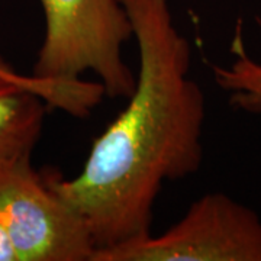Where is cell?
I'll list each match as a JSON object with an SVG mask.
<instances>
[{
    "mask_svg": "<svg viewBox=\"0 0 261 261\" xmlns=\"http://www.w3.org/2000/svg\"><path fill=\"white\" fill-rule=\"evenodd\" d=\"M132 23L140 67L129 102L94 140L79 176L44 174L83 216L99 248L151 233L164 181L202 164L205 94L189 77L192 49L174 25L170 0H121Z\"/></svg>",
    "mask_w": 261,
    "mask_h": 261,
    "instance_id": "6da1fadb",
    "label": "cell"
},
{
    "mask_svg": "<svg viewBox=\"0 0 261 261\" xmlns=\"http://www.w3.org/2000/svg\"><path fill=\"white\" fill-rule=\"evenodd\" d=\"M45 37L32 74L74 84L92 71L111 99L129 97L137 77L123 60L132 23L121 0H39Z\"/></svg>",
    "mask_w": 261,
    "mask_h": 261,
    "instance_id": "7a4b0ae2",
    "label": "cell"
},
{
    "mask_svg": "<svg viewBox=\"0 0 261 261\" xmlns=\"http://www.w3.org/2000/svg\"><path fill=\"white\" fill-rule=\"evenodd\" d=\"M93 261H261V219L224 193H207L167 231L99 248Z\"/></svg>",
    "mask_w": 261,
    "mask_h": 261,
    "instance_id": "3957f363",
    "label": "cell"
},
{
    "mask_svg": "<svg viewBox=\"0 0 261 261\" xmlns=\"http://www.w3.org/2000/svg\"><path fill=\"white\" fill-rule=\"evenodd\" d=\"M0 215L18 261H93L97 247L83 216L32 168L31 159L0 168Z\"/></svg>",
    "mask_w": 261,
    "mask_h": 261,
    "instance_id": "277c9868",
    "label": "cell"
},
{
    "mask_svg": "<svg viewBox=\"0 0 261 261\" xmlns=\"http://www.w3.org/2000/svg\"><path fill=\"white\" fill-rule=\"evenodd\" d=\"M99 102L96 83H56L25 75L13 80L0 75V168L31 159L44 128L47 108L75 118L89 116Z\"/></svg>",
    "mask_w": 261,
    "mask_h": 261,
    "instance_id": "5b68a950",
    "label": "cell"
},
{
    "mask_svg": "<svg viewBox=\"0 0 261 261\" xmlns=\"http://www.w3.org/2000/svg\"><path fill=\"white\" fill-rule=\"evenodd\" d=\"M261 29V19H257ZM231 54L233 60L228 67L212 65L215 83L229 93L233 108L251 113H261V61L248 56L243 34V20L235 25Z\"/></svg>",
    "mask_w": 261,
    "mask_h": 261,
    "instance_id": "8992f818",
    "label": "cell"
},
{
    "mask_svg": "<svg viewBox=\"0 0 261 261\" xmlns=\"http://www.w3.org/2000/svg\"><path fill=\"white\" fill-rule=\"evenodd\" d=\"M0 261H18L16 250L13 247L8 226L0 215Z\"/></svg>",
    "mask_w": 261,
    "mask_h": 261,
    "instance_id": "52a82bcc",
    "label": "cell"
},
{
    "mask_svg": "<svg viewBox=\"0 0 261 261\" xmlns=\"http://www.w3.org/2000/svg\"><path fill=\"white\" fill-rule=\"evenodd\" d=\"M0 75L2 77H8V79H13V80H22L25 77L23 74H19L18 71L2 56H0Z\"/></svg>",
    "mask_w": 261,
    "mask_h": 261,
    "instance_id": "ba28073f",
    "label": "cell"
}]
</instances>
